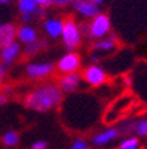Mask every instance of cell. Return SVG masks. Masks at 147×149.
Segmentation results:
<instances>
[{
    "instance_id": "cell-1",
    "label": "cell",
    "mask_w": 147,
    "mask_h": 149,
    "mask_svg": "<svg viewBox=\"0 0 147 149\" xmlns=\"http://www.w3.org/2000/svg\"><path fill=\"white\" fill-rule=\"evenodd\" d=\"M62 101V91L57 85L46 84L28 93L24 100L27 108L36 112H48Z\"/></svg>"
},
{
    "instance_id": "cell-2",
    "label": "cell",
    "mask_w": 147,
    "mask_h": 149,
    "mask_svg": "<svg viewBox=\"0 0 147 149\" xmlns=\"http://www.w3.org/2000/svg\"><path fill=\"white\" fill-rule=\"evenodd\" d=\"M61 39L65 48L68 51H74L82 43V32L80 24L73 17H68L64 20V27L61 32Z\"/></svg>"
},
{
    "instance_id": "cell-3",
    "label": "cell",
    "mask_w": 147,
    "mask_h": 149,
    "mask_svg": "<svg viewBox=\"0 0 147 149\" xmlns=\"http://www.w3.org/2000/svg\"><path fill=\"white\" fill-rule=\"evenodd\" d=\"M111 31V20L110 17L105 13H98L93 19H90V22L88 23V28H86V35L90 39L94 40H99L104 37L109 36Z\"/></svg>"
},
{
    "instance_id": "cell-4",
    "label": "cell",
    "mask_w": 147,
    "mask_h": 149,
    "mask_svg": "<svg viewBox=\"0 0 147 149\" xmlns=\"http://www.w3.org/2000/svg\"><path fill=\"white\" fill-rule=\"evenodd\" d=\"M55 71V64L52 61H39V63H28L25 67V74L33 80H41L48 77Z\"/></svg>"
},
{
    "instance_id": "cell-5",
    "label": "cell",
    "mask_w": 147,
    "mask_h": 149,
    "mask_svg": "<svg viewBox=\"0 0 147 149\" xmlns=\"http://www.w3.org/2000/svg\"><path fill=\"white\" fill-rule=\"evenodd\" d=\"M80 67H81V56L77 52H74V51L66 52L56 64V68L64 74L77 72L80 69Z\"/></svg>"
},
{
    "instance_id": "cell-6",
    "label": "cell",
    "mask_w": 147,
    "mask_h": 149,
    "mask_svg": "<svg viewBox=\"0 0 147 149\" xmlns=\"http://www.w3.org/2000/svg\"><path fill=\"white\" fill-rule=\"evenodd\" d=\"M70 6L74 12L82 19H89L90 20L101 12L99 4H95L93 1H89V0H73V3Z\"/></svg>"
},
{
    "instance_id": "cell-7",
    "label": "cell",
    "mask_w": 147,
    "mask_h": 149,
    "mask_svg": "<svg viewBox=\"0 0 147 149\" xmlns=\"http://www.w3.org/2000/svg\"><path fill=\"white\" fill-rule=\"evenodd\" d=\"M82 79L92 87H98L106 81V72L98 64H92L84 69Z\"/></svg>"
},
{
    "instance_id": "cell-8",
    "label": "cell",
    "mask_w": 147,
    "mask_h": 149,
    "mask_svg": "<svg viewBox=\"0 0 147 149\" xmlns=\"http://www.w3.org/2000/svg\"><path fill=\"white\" fill-rule=\"evenodd\" d=\"M21 53V45L19 41L8 44V45L0 48V61L3 63L4 67H9L17 60V57Z\"/></svg>"
},
{
    "instance_id": "cell-9",
    "label": "cell",
    "mask_w": 147,
    "mask_h": 149,
    "mask_svg": "<svg viewBox=\"0 0 147 149\" xmlns=\"http://www.w3.org/2000/svg\"><path fill=\"white\" fill-rule=\"evenodd\" d=\"M64 20L60 17H48L43 23V29L46 33V36L50 39H58L61 37Z\"/></svg>"
},
{
    "instance_id": "cell-10",
    "label": "cell",
    "mask_w": 147,
    "mask_h": 149,
    "mask_svg": "<svg viewBox=\"0 0 147 149\" xmlns=\"http://www.w3.org/2000/svg\"><path fill=\"white\" fill-rule=\"evenodd\" d=\"M82 80V76H81L78 72H72V73H66L64 74L60 80V89L62 92L66 93H72L74 91L78 89Z\"/></svg>"
},
{
    "instance_id": "cell-11",
    "label": "cell",
    "mask_w": 147,
    "mask_h": 149,
    "mask_svg": "<svg viewBox=\"0 0 147 149\" xmlns=\"http://www.w3.org/2000/svg\"><path fill=\"white\" fill-rule=\"evenodd\" d=\"M16 32H17V27L12 23L0 24V48L16 41Z\"/></svg>"
},
{
    "instance_id": "cell-12",
    "label": "cell",
    "mask_w": 147,
    "mask_h": 149,
    "mask_svg": "<svg viewBox=\"0 0 147 149\" xmlns=\"http://www.w3.org/2000/svg\"><path fill=\"white\" fill-rule=\"evenodd\" d=\"M16 39L19 40L20 44H29L32 41L37 40L39 39V35H37L36 28L31 27L28 24H23L17 28V32H16Z\"/></svg>"
},
{
    "instance_id": "cell-13",
    "label": "cell",
    "mask_w": 147,
    "mask_h": 149,
    "mask_svg": "<svg viewBox=\"0 0 147 149\" xmlns=\"http://www.w3.org/2000/svg\"><path fill=\"white\" fill-rule=\"evenodd\" d=\"M119 134V130L115 129V128H109V129H105L102 132H99L98 134H95L93 137V144L97 146H102L106 145V144L111 143L113 140H115Z\"/></svg>"
},
{
    "instance_id": "cell-14",
    "label": "cell",
    "mask_w": 147,
    "mask_h": 149,
    "mask_svg": "<svg viewBox=\"0 0 147 149\" xmlns=\"http://www.w3.org/2000/svg\"><path fill=\"white\" fill-rule=\"evenodd\" d=\"M117 47L115 37H104L99 39L93 44V51H98V52H110Z\"/></svg>"
},
{
    "instance_id": "cell-15",
    "label": "cell",
    "mask_w": 147,
    "mask_h": 149,
    "mask_svg": "<svg viewBox=\"0 0 147 149\" xmlns=\"http://www.w3.org/2000/svg\"><path fill=\"white\" fill-rule=\"evenodd\" d=\"M39 8L36 0H17V9L20 13H29L33 15Z\"/></svg>"
},
{
    "instance_id": "cell-16",
    "label": "cell",
    "mask_w": 147,
    "mask_h": 149,
    "mask_svg": "<svg viewBox=\"0 0 147 149\" xmlns=\"http://www.w3.org/2000/svg\"><path fill=\"white\" fill-rule=\"evenodd\" d=\"M45 41L44 40H40V39H37V40L32 41L29 44H25L24 45V53L27 56H32V55H36L39 51H41L45 47Z\"/></svg>"
},
{
    "instance_id": "cell-17",
    "label": "cell",
    "mask_w": 147,
    "mask_h": 149,
    "mask_svg": "<svg viewBox=\"0 0 147 149\" xmlns=\"http://www.w3.org/2000/svg\"><path fill=\"white\" fill-rule=\"evenodd\" d=\"M129 129L126 130H130V132H135L139 136H146L147 134V120H141L138 123H134V124H130L127 125Z\"/></svg>"
},
{
    "instance_id": "cell-18",
    "label": "cell",
    "mask_w": 147,
    "mask_h": 149,
    "mask_svg": "<svg viewBox=\"0 0 147 149\" xmlns=\"http://www.w3.org/2000/svg\"><path fill=\"white\" fill-rule=\"evenodd\" d=\"M3 144L7 146H16L19 143H20V137H19V134L16 133V132H13V130H9V132H7V133H4L3 136Z\"/></svg>"
},
{
    "instance_id": "cell-19",
    "label": "cell",
    "mask_w": 147,
    "mask_h": 149,
    "mask_svg": "<svg viewBox=\"0 0 147 149\" xmlns=\"http://www.w3.org/2000/svg\"><path fill=\"white\" fill-rule=\"evenodd\" d=\"M139 140L137 137H129L119 144V149H138Z\"/></svg>"
},
{
    "instance_id": "cell-20",
    "label": "cell",
    "mask_w": 147,
    "mask_h": 149,
    "mask_svg": "<svg viewBox=\"0 0 147 149\" xmlns=\"http://www.w3.org/2000/svg\"><path fill=\"white\" fill-rule=\"evenodd\" d=\"M70 149H89V144L84 139H76V141L72 144Z\"/></svg>"
},
{
    "instance_id": "cell-21",
    "label": "cell",
    "mask_w": 147,
    "mask_h": 149,
    "mask_svg": "<svg viewBox=\"0 0 147 149\" xmlns=\"http://www.w3.org/2000/svg\"><path fill=\"white\" fill-rule=\"evenodd\" d=\"M72 3H73V0H49V4H50V7L55 6V7H60V8L70 6Z\"/></svg>"
},
{
    "instance_id": "cell-22",
    "label": "cell",
    "mask_w": 147,
    "mask_h": 149,
    "mask_svg": "<svg viewBox=\"0 0 147 149\" xmlns=\"http://www.w3.org/2000/svg\"><path fill=\"white\" fill-rule=\"evenodd\" d=\"M33 16H36L37 19H44L46 16V8H44V7H39V8L36 9V12L33 13Z\"/></svg>"
},
{
    "instance_id": "cell-23",
    "label": "cell",
    "mask_w": 147,
    "mask_h": 149,
    "mask_svg": "<svg viewBox=\"0 0 147 149\" xmlns=\"http://www.w3.org/2000/svg\"><path fill=\"white\" fill-rule=\"evenodd\" d=\"M46 148H48V144L45 141H36L31 146V149H46Z\"/></svg>"
},
{
    "instance_id": "cell-24",
    "label": "cell",
    "mask_w": 147,
    "mask_h": 149,
    "mask_svg": "<svg viewBox=\"0 0 147 149\" xmlns=\"http://www.w3.org/2000/svg\"><path fill=\"white\" fill-rule=\"evenodd\" d=\"M32 17H33V15H29V13H20V20H21L24 24H28V23H31Z\"/></svg>"
},
{
    "instance_id": "cell-25",
    "label": "cell",
    "mask_w": 147,
    "mask_h": 149,
    "mask_svg": "<svg viewBox=\"0 0 147 149\" xmlns=\"http://www.w3.org/2000/svg\"><path fill=\"white\" fill-rule=\"evenodd\" d=\"M4 79H6V67L0 61V85L4 83Z\"/></svg>"
},
{
    "instance_id": "cell-26",
    "label": "cell",
    "mask_w": 147,
    "mask_h": 149,
    "mask_svg": "<svg viewBox=\"0 0 147 149\" xmlns=\"http://www.w3.org/2000/svg\"><path fill=\"white\" fill-rule=\"evenodd\" d=\"M36 3L39 7H44V8H48V7H50V4H49V0H36Z\"/></svg>"
},
{
    "instance_id": "cell-27",
    "label": "cell",
    "mask_w": 147,
    "mask_h": 149,
    "mask_svg": "<svg viewBox=\"0 0 147 149\" xmlns=\"http://www.w3.org/2000/svg\"><path fill=\"white\" fill-rule=\"evenodd\" d=\"M7 102H8V96L4 93H0V105H4Z\"/></svg>"
},
{
    "instance_id": "cell-28",
    "label": "cell",
    "mask_w": 147,
    "mask_h": 149,
    "mask_svg": "<svg viewBox=\"0 0 147 149\" xmlns=\"http://www.w3.org/2000/svg\"><path fill=\"white\" fill-rule=\"evenodd\" d=\"M90 61H92V64H98V61H99V56L98 55H92L90 56Z\"/></svg>"
},
{
    "instance_id": "cell-29",
    "label": "cell",
    "mask_w": 147,
    "mask_h": 149,
    "mask_svg": "<svg viewBox=\"0 0 147 149\" xmlns=\"http://www.w3.org/2000/svg\"><path fill=\"white\" fill-rule=\"evenodd\" d=\"M11 1L12 0H0V6H8V4H11Z\"/></svg>"
},
{
    "instance_id": "cell-30",
    "label": "cell",
    "mask_w": 147,
    "mask_h": 149,
    "mask_svg": "<svg viewBox=\"0 0 147 149\" xmlns=\"http://www.w3.org/2000/svg\"><path fill=\"white\" fill-rule=\"evenodd\" d=\"M89 1H93V3H95V4H102L104 3V0H89Z\"/></svg>"
}]
</instances>
